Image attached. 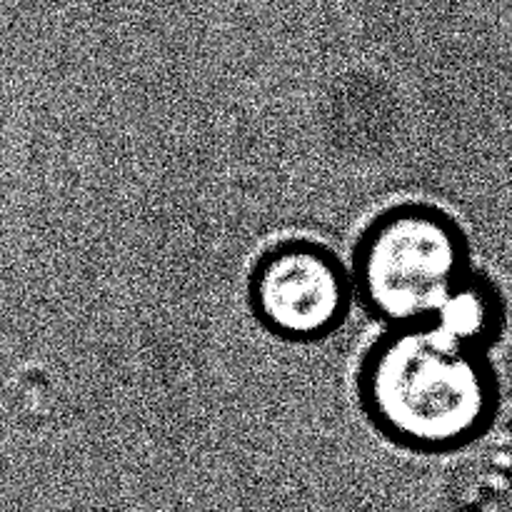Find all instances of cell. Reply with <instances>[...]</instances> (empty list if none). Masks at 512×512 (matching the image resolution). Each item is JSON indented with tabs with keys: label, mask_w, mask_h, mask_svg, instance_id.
I'll use <instances>...</instances> for the list:
<instances>
[{
	"label": "cell",
	"mask_w": 512,
	"mask_h": 512,
	"mask_svg": "<svg viewBox=\"0 0 512 512\" xmlns=\"http://www.w3.org/2000/svg\"><path fill=\"white\" fill-rule=\"evenodd\" d=\"M363 400L380 430L395 440L440 450L480 428L490 395L470 345L435 325H410L370 355Z\"/></svg>",
	"instance_id": "cell-1"
},
{
	"label": "cell",
	"mask_w": 512,
	"mask_h": 512,
	"mask_svg": "<svg viewBox=\"0 0 512 512\" xmlns=\"http://www.w3.org/2000/svg\"><path fill=\"white\" fill-rule=\"evenodd\" d=\"M463 245L455 225L430 208H398L375 220L358 250L365 303L400 328L435 323L460 285Z\"/></svg>",
	"instance_id": "cell-2"
},
{
	"label": "cell",
	"mask_w": 512,
	"mask_h": 512,
	"mask_svg": "<svg viewBox=\"0 0 512 512\" xmlns=\"http://www.w3.org/2000/svg\"><path fill=\"white\" fill-rule=\"evenodd\" d=\"M250 300L265 328L290 340L330 333L348 310L343 265L313 243L270 250L250 280Z\"/></svg>",
	"instance_id": "cell-3"
}]
</instances>
